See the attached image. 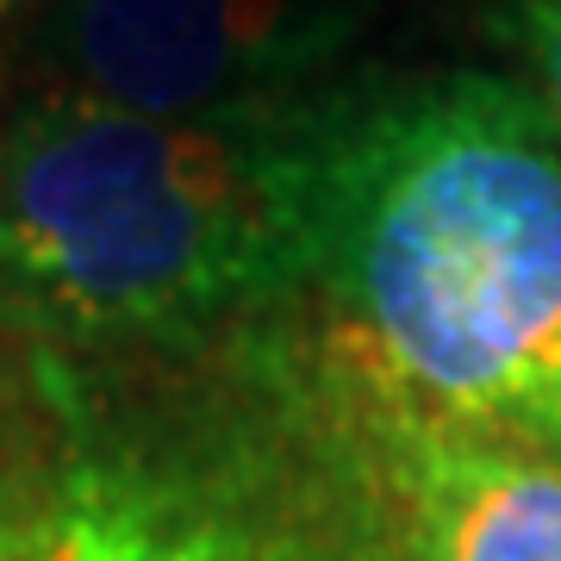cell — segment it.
<instances>
[{
	"label": "cell",
	"mask_w": 561,
	"mask_h": 561,
	"mask_svg": "<svg viewBox=\"0 0 561 561\" xmlns=\"http://www.w3.org/2000/svg\"><path fill=\"white\" fill-rule=\"evenodd\" d=\"M300 300L343 362L561 461V138L486 69L287 106Z\"/></svg>",
	"instance_id": "cell-1"
},
{
	"label": "cell",
	"mask_w": 561,
	"mask_h": 561,
	"mask_svg": "<svg viewBox=\"0 0 561 561\" xmlns=\"http://www.w3.org/2000/svg\"><path fill=\"white\" fill-rule=\"evenodd\" d=\"M287 106L150 119L62 88L0 119V324L50 350H181L294 306Z\"/></svg>",
	"instance_id": "cell-2"
},
{
	"label": "cell",
	"mask_w": 561,
	"mask_h": 561,
	"mask_svg": "<svg viewBox=\"0 0 561 561\" xmlns=\"http://www.w3.org/2000/svg\"><path fill=\"white\" fill-rule=\"evenodd\" d=\"M262 393L287 405L343 493L356 561H561V461L400 400L312 331L262 337Z\"/></svg>",
	"instance_id": "cell-3"
},
{
	"label": "cell",
	"mask_w": 561,
	"mask_h": 561,
	"mask_svg": "<svg viewBox=\"0 0 561 561\" xmlns=\"http://www.w3.org/2000/svg\"><path fill=\"white\" fill-rule=\"evenodd\" d=\"M69 94L150 119H250L294 101L331 50L300 0H57Z\"/></svg>",
	"instance_id": "cell-4"
},
{
	"label": "cell",
	"mask_w": 561,
	"mask_h": 561,
	"mask_svg": "<svg viewBox=\"0 0 561 561\" xmlns=\"http://www.w3.org/2000/svg\"><path fill=\"white\" fill-rule=\"evenodd\" d=\"M25 561H169L157 486L113 468H76L38 512Z\"/></svg>",
	"instance_id": "cell-5"
},
{
	"label": "cell",
	"mask_w": 561,
	"mask_h": 561,
	"mask_svg": "<svg viewBox=\"0 0 561 561\" xmlns=\"http://www.w3.org/2000/svg\"><path fill=\"white\" fill-rule=\"evenodd\" d=\"M157 512L169 561H319L300 537H280L256 518H231L219 505H181L175 493H157Z\"/></svg>",
	"instance_id": "cell-6"
},
{
	"label": "cell",
	"mask_w": 561,
	"mask_h": 561,
	"mask_svg": "<svg viewBox=\"0 0 561 561\" xmlns=\"http://www.w3.org/2000/svg\"><path fill=\"white\" fill-rule=\"evenodd\" d=\"M505 25L530 62V94L561 138V0H505Z\"/></svg>",
	"instance_id": "cell-7"
},
{
	"label": "cell",
	"mask_w": 561,
	"mask_h": 561,
	"mask_svg": "<svg viewBox=\"0 0 561 561\" xmlns=\"http://www.w3.org/2000/svg\"><path fill=\"white\" fill-rule=\"evenodd\" d=\"M32 530H38V518H25L13 505V486H7V468H0V561L32 556Z\"/></svg>",
	"instance_id": "cell-8"
},
{
	"label": "cell",
	"mask_w": 561,
	"mask_h": 561,
	"mask_svg": "<svg viewBox=\"0 0 561 561\" xmlns=\"http://www.w3.org/2000/svg\"><path fill=\"white\" fill-rule=\"evenodd\" d=\"M7 7H13V0H0V13H7Z\"/></svg>",
	"instance_id": "cell-9"
}]
</instances>
